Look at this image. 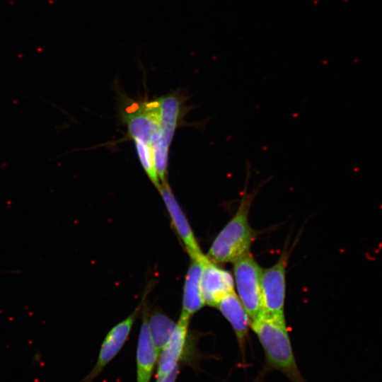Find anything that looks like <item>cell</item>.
<instances>
[{"label":"cell","instance_id":"15","mask_svg":"<svg viewBox=\"0 0 382 382\" xmlns=\"http://www.w3.org/2000/svg\"><path fill=\"white\" fill-rule=\"evenodd\" d=\"M134 142L137 154L144 170L155 187L158 189L161 183H160L156 170L151 146L148 144L139 141H134Z\"/></svg>","mask_w":382,"mask_h":382},{"label":"cell","instance_id":"5","mask_svg":"<svg viewBox=\"0 0 382 382\" xmlns=\"http://www.w3.org/2000/svg\"><path fill=\"white\" fill-rule=\"evenodd\" d=\"M129 136L151 146L161 137L158 99L141 102L136 109L124 114Z\"/></svg>","mask_w":382,"mask_h":382},{"label":"cell","instance_id":"14","mask_svg":"<svg viewBox=\"0 0 382 382\" xmlns=\"http://www.w3.org/2000/svg\"><path fill=\"white\" fill-rule=\"evenodd\" d=\"M148 326L152 342L160 355L172 335L176 323L163 311L156 310L148 316Z\"/></svg>","mask_w":382,"mask_h":382},{"label":"cell","instance_id":"12","mask_svg":"<svg viewBox=\"0 0 382 382\" xmlns=\"http://www.w3.org/2000/svg\"><path fill=\"white\" fill-rule=\"evenodd\" d=\"M216 308L231 324L243 354L250 319L238 296L234 291L228 293L220 300Z\"/></svg>","mask_w":382,"mask_h":382},{"label":"cell","instance_id":"4","mask_svg":"<svg viewBox=\"0 0 382 382\" xmlns=\"http://www.w3.org/2000/svg\"><path fill=\"white\" fill-rule=\"evenodd\" d=\"M287 261L288 253L285 250L274 265L268 268H262L260 285L262 312L261 316L284 317Z\"/></svg>","mask_w":382,"mask_h":382},{"label":"cell","instance_id":"11","mask_svg":"<svg viewBox=\"0 0 382 382\" xmlns=\"http://www.w3.org/2000/svg\"><path fill=\"white\" fill-rule=\"evenodd\" d=\"M189 323L190 321L180 318L176 323L172 335L160 353L156 378L166 376L178 366L185 349Z\"/></svg>","mask_w":382,"mask_h":382},{"label":"cell","instance_id":"1","mask_svg":"<svg viewBox=\"0 0 382 382\" xmlns=\"http://www.w3.org/2000/svg\"><path fill=\"white\" fill-rule=\"evenodd\" d=\"M245 189L236 212L212 243L206 257L216 265L233 262L250 252L252 243L258 232L250 225L248 216L250 207L262 185L260 184L252 191L247 192L250 177V166L247 164Z\"/></svg>","mask_w":382,"mask_h":382},{"label":"cell","instance_id":"2","mask_svg":"<svg viewBox=\"0 0 382 382\" xmlns=\"http://www.w3.org/2000/svg\"><path fill=\"white\" fill-rule=\"evenodd\" d=\"M250 326L263 349L267 370L282 372L290 382H307L297 365L284 317L261 316Z\"/></svg>","mask_w":382,"mask_h":382},{"label":"cell","instance_id":"6","mask_svg":"<svg viewBox=\"0 0 382 382\" xmlns=\"http://www.w3.org/2000/svg\"><path fill=\"white\" fill-rule=\"evenodd\" d=\"M141 306L139 305L131 315L116 324L108 332L101 345L96 364L83 382H92L119 353L128 339Z\"/></svg>","mask_w":382,"mask_h":382},{"label":"cell","instance_id":"7","mask_svg":"<svg viewBox=\"0 0 382 382\" xmlns=\"http://www.w3.org/2000/svg\"><path fill=\"white\" fill-rule=\"evenodd\" d=\"M158 190L169 214L171 224L190 259H202L205 255L202 252L189 221L175 198L168 183L166 181L161 183Z\"/></svg>","mask_w":382,"mask_h":382},{"label":"cell","instance_id":"13","mask_svg":"<svg viewBox=\"0 0 382 382\" xmlns=\"http://www.w3.org/2000/svg\"><path fill=\"white\" fill-rule=\"evenodd\" d=\"M160 105L161 137L158 140L169 148L174 133L186 112L183 97L177 93L158 98Z\"/></svg>","mask_w":382,"mask_h":382},{"label":"cell","instance_id":"16","mask_svg":"<svg viewBox=\"0 0 382 382\" xmlns=\"http://www.w3.org/2000/svg\"><path fill=\"white\" fill-rule=\"evenodd\" d=\"M178 373V366L175 368L168 375L165 377L156 378V382H175Z\"/></svg>","mask_w":382,"mask_h":382},{"label":"cell","instance_id":"10","mask_svg":"<svg viewBox=\"0 0 382 382\" xmlns=\"http://www.w3.org/2000/svg\"><path fill=\"white\" fill-rule=\"evenodd\" d=\"M206 255L201 260L190 259L183 286L182 310L180 319L190 321L192 316L204 306L200 279L203 262Z\"/></svg>","mask_w":382,"mask_h":382},{"label":"cell","instance_id":"3","mask_svg":"<svg viewBox=\"0 0 382 382\" xmlns=\"http://www.w3.org/2000/svg\"><path fill=\"white\" fill-rule=\"evenodd\" d=\"M238 296L245 308L250 322L262 315L260 275L262 268L250 252L233 262Z\"/></svg>","mask_w":382,"mask_h":382},{"label":"cell","instance_id":"9","mask_svg":"<svg viewBox=\"0 0 382 382\" xmlns=\"http://www.w3.org/2000/svg\"><path fill=\"white\" fill-rule=\"evenodd\" d=\"M149 313L144 306L142 324L140 328L136 354L137 382H150L153 371L158 362L159 353L156 349L148 326Z\"/></svg>","mask_w":382,"mask_h":382},{"label":"cell","instance_id":"8","mask_svg":"<svg viewBox=\"0 0 382 382\" xmlns=\"http://www.w3.org/2000/svg\"><path fill=\"white\" fill-rule=\"evenodd\" d=\"M200 287L204 305L216 308L225 295L234 291V281L231 273L206 257L202 265Z\"/></svg>","mask_w":382,"mask_h":382}]
</instances>
